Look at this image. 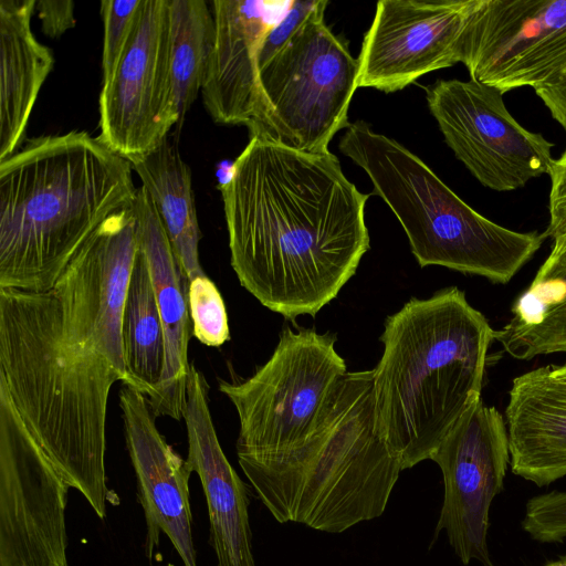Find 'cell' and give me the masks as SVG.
<instances>
[{
	"label": "cell",
	"instance_id": "obj_34",
	"mask_svg": "<svg viewBox=\"0 0 566 566\" xmlns=\"http://www.w3.org/2000/svg\"><path fill=\"white\" fill-rule=\"evenodd\" d=\"M167 566H174L172 564H168Z\"/></svg>",
	"mask_w": 566,
	"mask_h": 566
},
{
	"label": "cell",
	"instance_id": "obj_26",
	"mask_svg": "<svg viewBox=\"0 0 566 566\" xmlns=\"http://www.w3.org/2000/svg\"><path fill=\"white\" fill-rule=\"evenodd\" d=\"M142 0H103L104 25L102 70L106 77L120 57L132 34Z\"/></svg>",
	"mask_w": 566,
	"mask_h": 566
},
{
	"label": "cell",
	"instance_id": "obj_18",
	"mask_svg": "<svg viewBox=\"0 0 566 566\" xmlns=\"http://www.w3.org/2000/svg\"><path fill=\"white\" fill-rule=\"evenodd\" d=\"M133 208L138 222V248L150 274L165 334V365L156 395L148 400L155 417L181 420L190 368L188 345L192 336L189 279L177 258L161 219L143 187Z\"/></svg>",
	"mask_w": 566,
	"mask_h": 566
},
{
	"label": "cell",
	"instance_id": "obj_28",
	"mask_svg": "<svg viewBox=\"0 0 566 566\" xmlns=\"http://www.w3.org/2000/svg\"><path fill=\"white\" fill-rule=\"evenodd\" d=\"M549 223L546 238L553 241L551 253L566 251V149L554 159L551 171Z\"/></svg>",
	"mask_w": 566,
	"mask_h": 566
},
{
	"label": "cell",
	"instance_id": "obj_24",
	"mask_svg": "<svg viewBox=\"0 0 566 566\" xmlns=\"http://www.w3.org/2000/svg\"><path fill=\"white\" fill-rule=\"evenodd\" d=\"M171 69L178 109L177 127L201 91L210 64L216 27L203 0H169Z\"/></svg>",
	"mask_w": 566,
	"mask_h": 566
},
{
	"label": "cell",
	"instance_id": "obj_6",
	"mask_svg": "<svg viewBox=\"0 0 566 566\" xmlns=\"http://www.w3.org/2000/svg\"><path fill=\"white\" fill-rule=\"evenodd\" d=\"M338 147L392 210L421 268L439 265L505 284L547 239L544 232L510 230L483 217L419 157L363 120L349 123Z\"/></svg>",
	"mask_w": 566,
	"mask_h": 566
},
{
	"label": "cell",
	"instance_id": "obj_27",
	"mask_svg": "<svg viewBox=\"0 0 566 566\" xmlns=\"http://www.w3.org/2000/svg\"><path fill=\"white\" fill-rule=\"evenodd\" d=\"M522 527L541 543H562L566 538V492L552 491L531 497Z\"/></svg>",
	"mask_w": 566,
	"mask_h": 566
},
{
	"label": "cell",
	"instance_id": "obj_33",
	"mask_svg": "<svg viewBox=\"0 0 566 566\" xmlns=\"http://www.w3.org/2000/svg\"><path fill=\"white\" fill-rule=\"evenodd\" d=\"M553 369L556 374L566 376V361L563 365L553 366Z\"/></svg>",
	"mask_w": 566,
	"mask_h": 566
},
{
	"label": "cell",
	"instance_id": "obj_3",
	"mask_svg": "<svg viewBox=\"0 0 566 566\" xmlns=\"http://www.w3.org/2000/svg\"><path fill=\"white\" fill-rule=\"evenodd\" d=\"M132 170L83 130L27 139L0 161V287L51 289L96 229L133 205Z\"/></svg>",
	"mask_w": 566,
	"mask_h": 566
},
{
	"label": "cell",
	"instance_id": "obj_9",
	"mask_svg": "<svg viewBox=\"0 0 566 566\" xmlns=\"http://www.w3.org/2000/svg\"><path fill=\"white\" fill-rule=\"evenodd\" d=\"M98 103V138L130 163L177 126L169 0H142L128 42L103 78Z\"/></svg>",
	"mask_w": 566,
	"mask_h": 566
},
{
	"label": "cell",
	"instance_id": "obj_1",
	"mask_svg": "<svg viewBox=\"0 0 566 566\" xmlns=\"http://www.w3.org/2000/svg\"><path fill=\"white\" fill-rule=\"evenodd\" d=\"M137 251L132 205L96 229L51 289L0 287V384L101 520L119 502L106 484V413L112 386L129 384L122 317Z\"/></svg>",
	"mask_w": 566,
	"mask_h": 566
},
{
	"label": "cell",
	"instance_id": "obj_32",
	"mask_svg": "<svg viewBox=\"0 0 566 566\" xmlns=\"http://www.w3.org/2000/svg\"><path fill=\"white\" fill-rule=\"evenodd\" d=\"M544 566H566V554L546 563Z\"/></svg>",
	"mask_w": 566,
	"mask_h": 566
},
{
	"label": "cell",
	"instance_id": "obj_17",
	"mask_svg": "<svg viewBox=\"0 0 566 566\" xmlns=\"http://www.w3.org/2000/svg\"><path fill=\"white\" fill-rule=\"evenodd\" d=\"M214 46L201 88L202 101L214 122L245 125L251 132L259 118V53L277 22L274 3L214 0Z\"/></svg>",
	"mask_w": 566,
	"mask_h": 566
},
{
	"label": "cell",
	"instance_id": "obj_11",
	"mask_svg": "<svg viewBox=\"0 0 566 566\" xmlns=\"http://www.w3.org/2000/svg\"><path fill=\"white\" fill-rule=\"evenodd\" d=\"M499 88L470 78L426 87L428 107L447 145L485 187L511 191L549 174L553 144L524 128Z\"/></svg>",
	"mask_w": 566,
	"mask_h": 566
},
{
	"label": "cell",
	"instance_id": "obj_20",
	"mask_svg": "<svg viewBox=\"0 0 566 566\" xmlns=\"http://www.w3.org/2000/svg\"><path fill=\"white\" fill-rule=\"evenodd\" d=\"M34 11V0L0 1V161L19 149L54 64L51 50L31 30Z\"/></svg>",
	"mask_w": 566,
	"mask_h": 566
},
{
	"label": "cell",
	"instance_id": "obj_8",
	"mask_svg": "<svg viewBox=\"0 0 566 566\" xmlns=\"http://www.w3.org/2000/svg\"><path fill=\"white\" fill-rule=\"evenodd\" d=\"M336 338L286 327L271 357L244 380H219L239 417V463L279 455L301 442L318 421L346 363Z\"/></svg>",
	"mask_w": 566,
	"mask_h": 566
},
{
	"label": "cell",
	"instance_id": "obj_30",
	"mask_svg": "<svg viewBox=\"0 0 566 566\" xmlns=\"http://www.w3.org/2000/svg\"><path fill=\"white\" fill-rule=\"evenodd\" d=\"M35 11L41 21L42 32L57 38L75 24L74 3L70 0H39Z\"/></svg>",
	"mask_w": 566,
	"mask_h": 566
},
{
	"label": "cell",
	"instance_id": "obj_19",
	"mask_svg": "<svg viewBox=\"0 0 566 566\" xmlns=\"http://www.w3.org/2000/svg\"><path fill=\"white\" fill-rule=\"evenodd\" d=\"M505 419L514 474L539 488L566 476V376L547 365L515 377Z\"/></svg>",
	"mask_w": 566,
	"mask_h": 566
},
{
	"label": "cell",
	"instance_id": "obj_13",
	"mask_svg": "<svg viewBox=\"0 0 566 566\" xmlns=\"http://www.w3.org/2000/svg\"><path fill=\"white\" fill-rule=\"evenodd\" d=\"M458 61L502 93L548 82L566 69V0H476Z\"/></svg>",
	"mask_w": 566,
	"mask_h": 566
},
{
	"label": "cell",
	"instance_id": "obj_15",
	"mask_svg": "<svg viewBox=\"0 0 566 566\" xmlns=\"http://www.w3.org/2000/svg\"><path fill=\"white\" fill-rule=\"evenodd\" d=\"M119 407L146 521V555L151 559L164 533L184 565L197 566L188 485L193 471L157 429L145 395L124 385L119 390Z\"/></svg>",
	"mask_w": 566,
	"mask_h": 566
},
{
	"label": "cell",
	"instance_id": "obj_14",
	"mask_svg": "<svg viewBox=\"0 0 566 566\" xmlns=\"http://www.w3.org/2000/svg\"><path fill=\"white\" fill-rule=\"evenodd\" d=\"M476 0H381L364 35L358 87L394 93L452 66Z\"/></svg>",
	"mask_w": 566,
	"mask_h": 566
},
{
	"label": "cell",
	"instance_id": "obj_29",
	"mask_svg": "<svg viewBox=\"0 0 566 566\" xmlns=\"http://www.w3.org/2000/svg\"><path fill=\"white\" fill-rule=\"evenodd\" d=\"M316 1H290L285 12L266 33L259 53V67L292 36L315 7Z\"/></svg>",
	"mask_w": 566,
	"mask_h": 566
},
{
	"label": "cell",
	"instance_id": "obj_4",
	"mask_svg": "<svg viewBox=\"0 0 566 566\" xmlns=\"http://www.w3.org/2000/svg\"><path fill=\"white\" fill-rule=\"evenodd\" d=\"M494 334L457 286L412 297L387 316L371 369L375 423L402 470L430 460L481 396Z\"/></svg>",
	"mask_w": 566,
	"mask_h": 566
},
{
	"label": "cell",
	"instance_id": "obj_2",
	"mask_svg": "<svg viewBox=\"0 0 566 566\" xmlns=\"http://www.w3.org/2000/svg\"><path fill=\"white\" fill-rule=\"evenodd\" d=\"M220 190L240 284L285 318L315 316L369 250V196L331 151L305 153L251 135Z\"/></svg>",
	"mask_w": 566,
	"mask_h": 566
},
{
	"label": "cell",
	"instance_id": "obj_21",
	"mask_svg": "<svg viewBox=\"0 0 566 566\" xmlns=\"http://www.w3.org/2000/svg\"><path fill=\"white\" fill-rule=\"evenodd\" d=\"M511 312L509 322L494 334L511 357L530 360L566 353V251L546 258Z\"/></svg>",
	"mask_w": 566,
	"mask_h": 566
},
{
	"label": "cell",
	"instance_id": "obj_5",
	"mask_svg": "<svg viewBox=\"0 0 566 566\" xmlns=\"http://www.w3.org/2000/svg\"><path fill=\"white\" fill-rule=\"evenodd\" d=\"M239 464L279 523L326 533L379 517L402 471L376 429L373 370L347 371L296 446Z\"/></svg>",
	"mask_w": 566,
	"mask_h": 566
},
{
	"label": "cell",
	"instance_id": "obj_22",
	"mask_svg": "<svg viewBox=\"0 0 566 566\" xmlns=\"http://www.w3.org/2000/svg\"><path fill=\"white\" fill-rule=\"evenodd\" d=\"M130 164L150 197L189 281L206 275L199 262L201 233L189 166L168 138Z\"/></svg>",
	"mask_w": 566,
	"mask_h": 566
},
{
	"label": "cell",
	"instance_id": "obj_23",
	"mask_svg": "<svg viewBox=\"0 0 566 566\" xmlns=\"http://www.w3.org/2000/svg\"><path fill=\"white\" fill-rule=\"evenodd\" d=\"M128 387L151 399L165 365V334L147 262L139 248L130 273L122 317Z\"/></svg>",
	"mask_w": 566,
	"mask_h": 566
},
{
	"label": "cell",
	"instance_id": "obj_7",
	"mask_svg": "<svg viewBox=\"0 0 566 566\" xmlns=\"http://www.w3.org/2000/svg\"><path fill=\"white\" fill-rule=\"evenodd\" d=\"M317 0L292 36L259 67L260 109L251 135L305 153H326L358 88L359 65L324 21Z\"/></svg>",
	"mask_w": 566,
	"mask_h": 566
},
{
	"label": "cell",
	"instance_id": "obj_25",
	"mask_svg": "<svg viewBox=\"0 0 566 566\" xmlns=\"http://www.w3.org/2000/svg\"><path fill=\"white\" fill-rule=\"evenodd\" d=\"M192 336L200 343L219 347L230 338L224 301L207 275L190 281L188 291Z\"/></svg>",
	"mask_w": 566,
	"mask_h": 566
},
{
	"label": "cell",
	"instance_id": "obj_10",
	"mask_svg": "<svg viewBox=\"0 0 566 566\" xmlns=\"http://www.w3.org/2000/svg\"><path fill=\"white\" fill-rule=\"evenodd\" d=\"M69 489L0 384V566H69Z\"/></svg>",
	"mask_w": 566,
	"mask_h": 566
},
{
	"label": "cell",
	"instance_id": "obj_31",
	"mask_svg": "<svg viewBox=\"0 0 566 566\" xmlns=\"http://www.w3.org/2000/svg\"><path fill=\"white\" fill-rule=\"evenodd\" d=\"M534 90L553 118L566 129V69Z\"/></svg>",
	"mask_w": 566,
	"mask_h": 566
},
{
	"label": "cell",
	"instance_id": "obj_12",
	"mask_svg": "<svg viewBox=\"0 0 566 566\" xmlns=\"http://www.w3.org/2000/svg\"><path fill=\"white\" fill-rule=\"evenodd\" d=\"M443 476L444 494L436 535L444 531L463 565L496 566L488 545L493 499L503 491L510 464L506 421L476 397L432 454Z\"/></svg>",
	"mask_w": 566,
	"mask_h": 566
},
{
	"label": "cell",
	"instance_id": "obj_16",
	"mask_svg": "<svg viewBox=\"0 0 566 566\" xmlns=\"http://www.w3.org/2000/svg\"><path fill=\"white\" fill-rule=\"evenodd\" d=\"M208 391L206 377L190 364L182 413L188 437L187 461L201 481L218 566H255L248 488L222 451Z\"/></svg>",
	"mask_w": 566,
	"mask_h": 566
}]
</instances>
